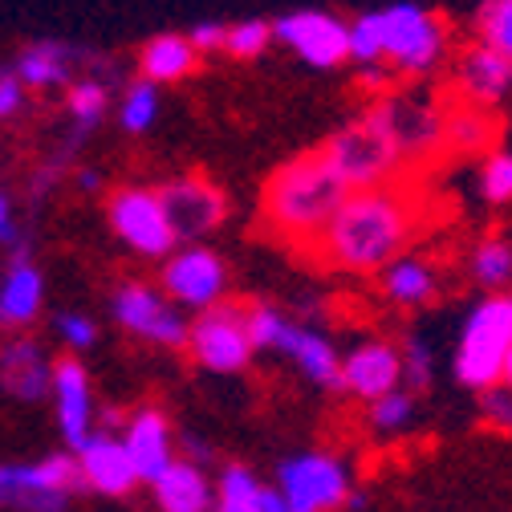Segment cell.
<instances>
[{
  "label": "cell",
  "mask_w": 512,
  "mask_h": 512,
  "mask_svg": "<svg viewBox=\"0 0 512 512\" xmlns=\"http://www.w3.org/2000/svg\"><path fill=\"white\" fill-rule=\"evenodd\" d=\"M415 204L403 187H370V191H350L322 240L313 252L322 256L330 269L342 273H382L391 261L407 252L415 236Z\"/></svg>",
  "instance_id": "cell-1"
},
{
  "label": "cell",
  "mask_w": 512,
  "mask_h": 512,
  "mask_svg": "<svg viewBox=\"0 0 512 512\" xmlns=\"http://www.w3.org/2000/svg\"><path fill=\"white\" fill-rule=\"evenodd\" d=\"M346 196H350V187L338 179V171L326 163L322 147H317V151H305L281 163L269 175L261 191V216L277 240L313 252V244L322 240V232L330 228Z\"/></svg>",
  "instance_id": "cell-2"
},
{
  "label": "cell",
  "mask_w": 512,
  "mask_h": 512,
  "mask_svg": "<svg viewBox=\"0 0 512 512\" xmlns=\"http://www.w3.org/2000/svg\"><path fill=\"white\" fill-rule=\"evenodd\" d=\"M512 350V293H484L468 317L456 342V382L464 391L488 395L492 387H500V366Z\"/></svg>",
  "instance_id": "cell-3"
},
{
  "label": "cell",
  "mask_w": 512,
  "mask_h": 512,
  "mask_svg": "<svg viewBox=\"0 0 512 512\" xmlns=\"http://www.w3.org/2000/svg\"><path fill=\"white\" fill-rule=\"evenodd\" d=\"M248 334L252 346L289 358L313 387L322 391H342V350L322 334V330H309L301 322L277 305H248Z\"/></svg>",
  "instance_id": "cell-4"
},
{
  "label": "cell",
  "mask_w": 512,
  "mask_h": 512,
  "mask_svg": "<svg viewBox=\"0 0 512 512\" xmlns=\"http://www.w3.org/2000/svg\"><path fill=\"white\" fill-rule=\"evenodd\" d=\"M326 163L338 171V179L350 187V191H370V187H391L395 171L403 167L391 135L382 131V122L370 114L346 122L342 131H334L322 147Z\"/></svg>",
  "instance_id": "cell-5"
},
{
  "label": "cell",
  "mask_w": 512,
  "mask_h": 512,
  "mask_svg": "<svg viewBox=\"0 0 512 512\" xmlns=\"http://www.w3.org/2000/svg\"><path fill=\"white\" fill-rule=\"evenodd\" d=\"M378 17H382V45H387V70L427 78L447 61L452 37H447V25L431 9L399 0V5L378 9Z\"/></svg>",
  "instance_id": "cell-6"
},
{
  "label": "cell",
  "mask_w": 512,
  "mask_h": 512,
  "mask_svg": "<svg viewBox=\"0 0 512 512\" xmlns=\"http://www.w3.org/2000/svg\"><path fill=\"white\" fill-rule=\"evenodd\" d=\"M285 512H338L354 496V472L334 452H297L281 460L277 484Z\"/></svg>",
  "instance_id": "cell-7"
},
{
  "label": "cell",
  "mask_w": 512,
  "mask_h": 512,
  "mask_svg": "<svg viewBox=\"0 0 512 512\" xmlns=\"http://www.w3.org/2000/svg\"><path fill=\"white\" fill-rule=\"evenodd\" d=\"M86 492L78 456H49L37 464H0V508L13 512H66Z\"/></svg>",
  "instance_id": "cell-8"
},
{
  "label": "cell",
  "mask_w": 512,
  "mask_h": 512,
  "mask_svg": "<svg viewBox=\"0 0 512 512\" xmlns=\"http://www.w3.org/2000/svg\"><path fill=\"white\" fill-rule=\"evenodd\" d=\"M374 118L382 122V131L391 135V143H395L403 163L431 159V155L447 151V143H443L447 110L435 98L419 94V90H391V94H382L378 106H374Z\"/></svg>",
  "instance_id": "cell-9"
},
{
  "label": "cell",
  "mask_w": 512,
  "mask_h": 512,
  "mask_svg": "<svg viewBox=\"0 0 512 512\" xmlns=\"http://www.w3.org/2000/svg\"><path fill=\"white\" fill-rule=\"evenodd\" d=\"M159 285L171 305L196 309V317H200L228 301V265L208 244H183L163 261Z\"/></svg>",
  "instance_id": "cell-10"
},
{
  "label": "cell",
  "mask_w": 512,
  "mask_h": 512,
  "mask_svg": "<svg viewBox=\"0 0 512 512\" xmlns=\"http://www.w3.org/2000/svg\"><path fill=\"white\" fill-rule=\"evenodd\" d=\"M187 350L204 370L212 374H240L252 366V334H248V305H236V301H224L208 313H200L191 322V334H187Z\"/></svg>",
  "instance_id": "cell-11"
},
{
  "label": "cell",
  "mask_w": 512,
  "mask_h": 512,
  "mask_svg": "<svg viewBox=\"0 0 512 512\" xmlns=\"http://www.w3.org/2000/svg\"><path fill=\"white\" fill-rule=\"evenodd\" d=\"M110 313L114 322L135 334L151 346H163V350H179L187 346V334H191V322L179 305H171L163 297V289H151L147 281H126L114 289L110 297Z\"/></svg>",
  "instance_id": "cell-12"
},
{
  "label": "cell",
  "mask_w": 512,
  "mask_h": 512,
  "mask_svg": "<svg viewBox=\"0 0 512 512\" xmlns=\"http://www.w3.org/2000/svg\"><path fill=\"white\" fill-rule=\"evenodd\" d=\"M106 216H110L114 236L122 244H131L139 256H147V261H167L179 244L163 212L159 191L151 187H118L106 204Z\"/></svg>",
  "instance_id": "cell-13"
},
{
  "label": "cell",
  "mask_w": 512,
  "mask_h": 512,
  "mask_svg": "<svg viewBox=\"0 0 512 512\" xmlns=\"http://www.w3.org/2000/svg\"><path fill=\"white\" fill-rule=\"evenodd\" d=\"M273 41L289 45L313 70H334L342 61H350V21L326 9L281 13L273 21Z\"/></svg>",
  "instance_id": "cell-14"
},
{
  "label": "cell",
  "mask_w": 512,
  "mask_h": 512,
  "mask_svg": "<svg viewBox=\"0 0 512 512\" xmlns=\"http://www.w3.org/2000/svg\"><path fill=\"white\" fill-rule=\"evenodd\" d=\"M159 200H163V212L171 220L175 240H187V244H200L204 236H212L228 220L224 191L212 179H204V175H175V179H167L159 187Z\"/></svg>",
  "instance_id": "cell-15"
},
{
  "label": "cell",
  "mask_w": 512,
  "mask_h": 512,
  "mask_svg": "<svg viewBox=\"0 0 512 512\" xmlns=\"http://www.w3.org/2000/svg\"><path fill=\"white\" fill-rule=\"evenodd\" d=\"M403 387V354L387 338H362L342 354V391L366 407Z\"/></svg>",
  "instance_id": "cell-16"
},
{
  "label": "cell",
  "mask_w": 512,
  "mask_h": 512,
  "mask_svg": "<svg viewBox=\"0 0 512 512\" xmlns=\"http://www.w3.org/2000/svg\"><path fill=\"white\" fill-rule=\"evenodd\" d=\"M53 411H57V431L66 439V447L82 452V447L94 439V387H90V374L78 358H61L53 362Z\"/></svg>",
  "instance_id": "cell-17"
},
{
  "label": "cell",
  "mask_w": 512,
  "mask_h": 512,
  "mask_svg": "<svg viewBox=\"0 0 512 512\" xmlns=\"http://www.w3.org/2000/svg\"><path fill=\"white\" fill-rule=\"evenodd\" d=\"M452 82H456L460 106L492 110V106H496L500 98H508V90H512V61L476 41V45H468V49L456 57Z\"/></svg>",
  "instance_id": "cell-18"
},
{
  "label": "cell",
  "mask_w": 512,
  "mask_h": 512,
  "mask_svg": "<svg viewBox=\"0 0 512 512\" xmlns=\"http://www.w3.org/2000/svg\"><path fill=\"white\" fill-rule=\"evenodd\" d=\"M122 447L131 456L135 472L143 484H155L179 456H175V431H171V419L159 411V407H139L131 419H126V431H122Z\"/></svg>",
  "instance_id": "cell-19"
},
{
  "label": "cell",
  "mask_w": 512,
  "mask_h": 512,
  "mask_svg": "<svg viewBox=\"0 0 512 512\" xmlns=\"http://www.w3.org/2000/svg\"><path fill=\"white\" fill-rule=\"evenodd\" d=\"M78 468H82L86 488L98 496H126L143 484L122 447V435L114 431H94V439L78 452Z\"/></svg>",
  "instance_id": "cell-20"
},
{
  "label": "cell",
  "mask_w": 512,
  "mask_h": 512,
  "mask_svg": "<svg viewBox=\"0 0 512 512\" xmlns=\"http://www.w3.org/2000/svg\"><path fill=\"white\" fill-rule=\"evenodd\" d=\"M439 289H443L439 265L431 261V256H419V252H403L399 261H391L378 273V293L395 309H423L439 297Z\"/></svg>",
  "instance_id": "cell-21"
},
{
  "label": "cell",
  "mask_w": 512,
  "mask_h": 512,
  "mask_svg": "<svg viewBox=\"0 0 512 512\" xmlns=\"http://www.w3.org/2000/svg\"><path fill=\"white\" fill-rule=\"evenodd\" d=\"M151 492L159 512H216V480L191 460H175L151 484Z\"/></svg>",
  "instance_id": "cell-22"
},
{
  "label": "cell",
  "mask_w": 512,
  "mask_h": 512,
  "mask_svg": "<svg viewBox=\"0 0 512 512\" xmlns=\"http://www.w3.org/2000/svg\"><path fill=\"white\" fill-rule=\"evenodd\" d=\"M0 387L25 403H37L53 387V362L45 358L41 342L17 338L0 350Z\"/></svg>",
  "instance_id": "cell-23"
},
{
  "label": "cell",
  "mask_w": 512,
  "mask_h": 512,
  "mask_svg": "<svg viewBox=\"0 0 512 512\" xmlns=\"http://www.w3.org/2000/svg\"><path fill=\"white\" fill-rule=\"evenodd\" d=\"M216 512H285V500L252 468L228 464L216 480Z\"/></svg>",
  "instance_id": "cell-24"
},
{
  "label": "cell",
  "mask_w": 512,
  "mask_h": 512,
  "mask_svg": "<svg viewBox=\"0 0 512 512\" xmlns=\"http://www.w3.org/2000/svg\"><path fill=\"white\" fill-rule=\"evenodd\" d=\"M41 301H45V281L25 261V252H17L9 273L0 277V326H29L41 313Z\"/></svg>",
  "instance_id": "cell-25"
},
{
  "label": "cell",
  "mask_w": 512,
  "mask_h": 512,
  "mask_svg": "<svg viewBox=\"0 0 512 512\" xmlns=\"http://www.w3.org/2000/svg\"><path fill=\"white\" fill-rule=\"evenodd\" d=\"M196 66H200V53L191 49L183 33H159L139 49V70H143V82L151 86L183 82Z\"/></svg>",
  "instance_id": "cell-26"
},
{
  "label": "cell",
  "mask_w": 512,
  "mask_h": 512,
  "mask_svg": "<svg viewBox=\"0 0 512 512\" xmlns=\"http://www.w3.org/2000/svg\"><path fill=\"white\" fill-rule=\"evenodd\" d=\"M443 143H447V151H456V155H488V147L496 143V118H492V110H476V106L447 110Z\"/></svg>",
  "instance_id": "cell-27"
},
{
  "label": "cell",
  "mask_w": 512,
  "mask_h": 512,
  "mask_svg": "<svg viewBox=\"0 0 512 512\" xmlns=\"http://www.w3.org/2000/svg\"><path fill=\"white\" fill-rule=\"evenodd\" d=\"M468 277L484 293H504L512 285V240L504 236H480L468 252Z\"/></svg>",
  "instance_id": "cell-28"
},
{
  "label": "cell",
  "mask_w": 512,
  "mask_h": 512,
  "mask_svg": "<svg viewBox=\"0 0 512 512\" xmlns=\"http://www.w3.org/2000/svg\"><path fill=\"white\" fill-rule=\"evenodd\" d=\"M70 49L57 45V41H41V45H29L21 57H17V78L21 86H61L70 78Z\"/></svg>",
  "instance_id": "cell-29"
},
{
  "label": "cell",
  "mask_w": 512,
  "mask_h": 512,
  "mask_svg": "<svg viewBox=\"0 0 512 512\" xmlns=\"http://www.w3.org/2000/svg\"><path fill=\"white\" fill-rule=\"evenodd\" d=\"M159 86H151V82H135L131 90L122 94V102H118V126L126 135H147L151 126L159 122Z\"/></svg>",
  "instance_id": "cell-30"
},
{
  "label": "cell",
  "mask_w": 512,
  "mask_h": 512,
  "mask_svg": "<svg viewBox=\"0 0 512 512\" xmlns=\"http://www.w3.org/2000/svg\"><path fill=\"white\" fill-rule=\"evenodd\" d=\"M350 61L358 70L387 66V45H382V17H378V9L358 13L350 21Z\"/></svg>",
  "instance_id": "cell-31"
},
{
  "label": "cell",
  "mask_w": 512,
  "mask_h": 512,
  "mask_svg": "<svg viewBox=\"0 0 512 512\" xmlns=\"http://www.w3.org/2000/svg\"><path fill=\"white\" fill-rule=\"evenodd\" d=\"M415 415H419V407H415V395L407 387L382 395L378 403L366 407V423H370L374 435H399V431H407L415 423Z\"/></svg>",
  "instance_id": "cell-32"
},
{
  "label": "cell",
  "mask_w": 512,
  "mask_h": 512,
  "mask_svg": "<svg viewBox=\"0 0 512 512\" xmlns=\"http://www.w3.org/2000/svg\"><path fill=\"white\" fill-rule=\"evenodd\" d=\"M476 33H480V45L512 61V0H484L476 9Z\"/></svg>",
  "instance_id": "cell-33"
},
{
  "label": "cell",
  "mask_w": 512,
  "mask_h": 512,
  "mask_svg": "<svg viewBox=\"0 0 512 512\" xmlns=\"http://www.w3.org/2000/svg\"><path fill=\"white\" fill-rule=\"evenodd\" d=\"M269 45H273V21H261V17L232 21L224 37V53L236 61H256Z\"/></svg>",
  "instance_id": "cell-34"
},
{
  "label": "cell",
  "mask_w": 512,
  "mask_h": 512,
  "mask_svg": "<svg viewBox=\"0 0 512 512\" xmlns=\"http://www.w3.org/2000/svg\"><path fill=\"white\" fill-rule=\"evenodd\" d=\"M106 106H110V90L98 78H82L66 94V110H70V118L82 126V131H94V126L102 122V114H106Z\"/></svg>",
  "instance_id": "cell-35"
},
{
  "label": "cell",
  "mask_w": 512,
  "mask_h": 512,
  "mask_svg": "<svg viewBox=\"0 0 512 512\" xmlns=\"http://www.w3.org/2000/svg\"><path fill=\"white\" fill-rule=\"evenodd\" d=\"M399 354H403V387L427 391L435 382V346L423 334H407Z\"/></svg>",
  "instance_id": "cell-36"
},
{
  "label": "cell",
  "mask_w": 512,
  "mask_h": 512,
  "mask_svg": "<svg viewBox=\"0 0 512 512\" xmlns=\"http://www.w3.org/2000/svg\"><path fill=\"white\" fill-rule=\"evenodd\" d=\"M480 196L488 204H512V151H488L480 163Z\"/></svg>",
  "instance_id": "cell-37"
},
{
  "label": "cell",
  "mask_w": 512,
  "mask_h": 512,
  "mask_svg": "<svg viewBox=\"0 0 512 512\" xmlns=\"http://www.w3.org/2000/svg\"><path fill=\"white\" fill-rule=\"evenodd\" d=\"M53 330H57V338L66 342L70 350H90L98 342V326L90 322L86 313H57Z\"/></svg>",
  "instance_id": "cell-38"
},
{
  "label": "cell",
  "mask_w": 512,
  "mask_h": 512,
  "mask_svg": "<svg viewBox=\"0 0 512 512\" xmlns=\"http://www.w3.org/2000/svg\"><path fill=\"white\" fill-rule=\"evenodd\" d=\"M480 415H484V423H488V427H496V431L512 435V391H508V387H492V391L484 395Z\"/></svg>",
  "instance_id": "cell-39"
},
{
  "label": "cell",
  "mask_w": 512,
  "mask_h": 512,
  "mask_svg": "<svg viewBox=\"0 0 512 512\" xmlns=\"http://www.w3.org/2000/svg\"><path fill=\"white\" fill-rule=\"evenodd\" d=\"M224 37H228V25H220V21H200V25H191V33H187L191 49H196L200 57L224 49Z\"/></svg>",
  "instance_id": "cell-40"
},
{
  "label": "cell",
  "mask_w": 512,
  "mask_h": 512,
  "mask_svg": "<svg viewBox=\"0 0 512 512\" xmlns=\"http://www.w3.org/2000/svg\"><path fill=\"white\" fill-rule=\"evenodd\" d=\"M25 106V86L17 74H0V118H13Z\"/></svg>",
  "instance_id": "cell-41"
},
{
  "label": "cell",
  "mask_w": 512,
  "mask_h": 512,
  "mask_svg": "<svg viewBox=\"0 0 512 512\" xmlns=\"http://www.w3.org/2000/svg\"><path fill=\"white\" fill-rule=\"evenodd\" d=\"M0 244H21V236H17V220H13V204H9V196H0Z\"/></svg>",
  "instance_id": "cell-42"
},
{
  "label": "cell",
  "mask_w": 512,
  "mask_h": 512,
  "mask_svg": "<svg viewBox=\"0 0 512 512\" xmlns=\"http://www.w3.org/2000/svg\"><path fill=\"white\" fill-rule=\"evenodd\" d=\"M98 183H102L98 171H78V187H82V191H98Z\"/></svg>",
  "instance_id": "cell-43"
},
{
  "label": "cell",
  "mask_w": 512,
  "mask_h": 512,
  "mask_svg": "<svg viewBox=\"0 0 512 512\" xmlns=\"http://www.w3.org/2000/svg\"><path fill=\"white\" fill-rule=\"evenodd\" d=\"M500 387L512 391V350H508V358H504V366H500Z\"/></svg>",
  "instance_id": "cell-44"
}]
</instances>
